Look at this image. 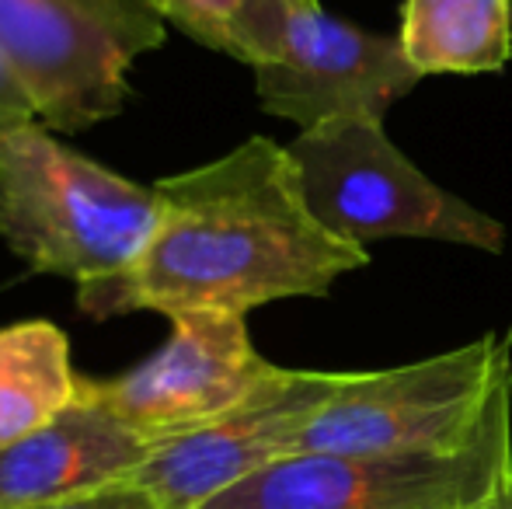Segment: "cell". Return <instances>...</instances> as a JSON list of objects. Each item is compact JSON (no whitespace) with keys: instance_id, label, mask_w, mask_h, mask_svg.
<instances>
[{"instance_id":"4fadbf2b","label":"cell","mask_w":512,"mask_h":509,"mask_svg":"<svg viewBox=\"0 0 512 509\" xmlns=\"http://www.w3.org/2000/svg\"><path fill=\"white\" fill-rule=\"evenodd\" d=\"M154 4L168 25L196 39L199 46L255 70L258 63L272 60L293 14L317 0H154Z\"/></svg>"},{"instance_id":"277c9868","label":"cell","mask_w":512,"mask_h":509,"mask_svg":"<svg viewBox=\"0 0 512 509\" xmlns=\"http://www.w3.org/2000/svg\"><path fill=\"white\" fill-rule=\"evenodd\" d=\"M290 154L310 210L338 238L370 248L384 238L506 252V227L432 182L387 136L384 119H335L297 133Z\"/></svg>"},{"instance_id":"3957f363","label":"cell","mask_w":512,"mask_h":509,"mask_svg":"<svg viewBox=\"0 0 512 509\" xmlns=\"http://www.w3.org/2000/svg\"><path fill=\"white\" fill-rule=\"evenodd\" d=\"M512 408V332H485L450 353L349 374L307 422L293 454L453 457Z\"/></svg>"},{"instance_id":"52a82bcc","label":"cell","mask_w":512,"mask_h":509,"mask_svg":"<svg viewBox=\"0 0 512 509\" xmlns=\"http://www.w3.org/2000/svg\"><path fill=\"white\" fill-rule=\"evenodd\" d=\"M276 370L255 349L244 314L185 311L150 360L112 381L81 377V394L161 447L227 415Z\"/></svg>"},{"instance_id":"6da1fadb","label":"cell","mask_w":512,"mask_h":509,"mask_svg":"<svg viewBox=\"0 0 512 509\" xmlns=\"http://www.w3.org/2000/svg\"><path fill=\"white\" fill-rule=\"evenodd\" d=\"M157 227L126 272L77 286L88 318L154 311L244 314L293 297H328L370 265L310 210L290 147L251 136L230 154L154 185Z\"/></svg>"},{"instance_id":"2e32d148","label":"cell","mask_w":512,"mask_h":509,"mask_svg":"<svg viewBox=\"0 0 512 509\" xmlns=\"http://www.w3.org/2000/svg\"><path fill=\"white\" fill-rule=\"evenodd\" d=\"M474 509H512V485H506L499 496H492L488 503H481V506H474Z\"/></svg>"},{"instance_id":"7c38bea8","label":"cell","mask_w":512,"mask_h":509,"mask_svg":"<svg viewBox=\"0 0 512 509\" xmlns=\"http://www.w3.org/2000/svg\"><path fill=\"white\" fill-rule=\"evenodd\" d=\"M81 394L70 342L53 321L0 328V447L35 433Z\"/></svg>"},{"instance_id":"9a60e30c","label":"cell","mask_w":512,"mask_h":509,"mask_svg":"<svg viewBox=\"0 0 512 509\" xmlns=\"http://www.w3.org/2000/svg\"><path fill=\"white\" fill-rule=\"evenodd\" d=\"M35 105L28 102L25 88H21L18 81H14V74L4 67V60H0V133H7V129L14 126H25V123H35Z\"/></svg>"},{"instance_id":"9c48e42d","label":"cell","mask_w":512,"mask_h":509,"mask_svg":"<svg viewBox=\"0 0 512 509\" xmlns=\"http://www.w3.org/2000/svg\"><path fill=\"white\" fill-rule=\"evenodd\" d=\"M349 374L279 367L251 398L227 415L168 440L129 482L147 489L161 509H199L230 485L297 450L307 422L342 391Z\"/></svg>"},{"instance_id":"8992f818","label":"cell","mask_w":512,"mask_h":509,"mask_svg":"<svg viewBox=\"0 0 512 509\" xmlns=\"http://www.w3.org/2000/svg\"><path fill=\"white\" fill-rule=\"evenodd\" d=\"M506 485H512V408L464 454H290L199 509H474Z\"/></svg>"},{"instance_id":"ba28073f","label":"cell","mask_w":512,"mask_h":509,"mask_svg":"<svg viewBox=\"0 0 512 509\" xmlns=\"http://www.w3.org/2000/svg\"><path fill=\"white\" fill-rule=\"evenodd\" d=\"M418 81L398 35L335 18L321 0L293 14L272 60L255 67L258 105L300 133L335 119H384Z\"/></svg>"},{"instance_id":"5bb4252c","label":"cell","mask_w":512,"mask_h":509,"mask_svg":"<svg viewBox=\"0 0 512 509\" xmlns=\"http://www.w3.org/2000/svg\"><path fill=\"white\" fill-rule=\"evenodd\" d=\"M28 509H161V506L136 482H119V485H108V489L88 492V496H74V499H63V503L28 506Z\"/></svg>"},{"instance_id":"7a4b0ae2","label":"cell","mask_w":512,"mask_h":509,"mask_svg":"<svg viewBox=\"0 0 512 509\" xmlns=\"http://www.w3.org/2000/svg\"><path fill=\"white\" fill-rule=\"evenodd\" d=\"M157 192L67 147L49 126L0 133V238L35 272L91 286L126 272L157 227Z\"/></svg>"},{"instance_id":"30bf717a","label":"cell","mask_w":512,"mask_h":509,"mask_svg":"<svg viewBox=\"0 0 512 509\" xmlns=\"http://www.w3.org/2000/svg\"><path fill=\"white\" fill-rule=\"evenodd\" d=\"M154 450L136 429L77 394L53 422L0 447V509L63 503L129 482Z\"/></svg>"},{"instance_id":"5b68a950","label":"cell","mask_w":512,"mask_h":509,"mask_svg":"<svg viewBox=\"0 0 512 509\" xmlns=\"http://www.w3.org/2000/svg\"><path fill=\"white\" fill-rule=\"evenodd\" d=\"M164 35L154 0H0V60L53 133L119 116L129 70Z\"/></svg>"},{"instance_id":"8fae6325","label":"cell","mask_w":512,"mask_h":509,"mask_svg":"<svg viewBox=\"0 0 512 509\" xmlns=\"http://www.w3.org/2000/svg\"><path fill=\"white\" fill-rule=\"evenodd\" d=\"M398 39L422 77L495 74L512 60V0H405Z\"/></svg>"}]
</instances>
